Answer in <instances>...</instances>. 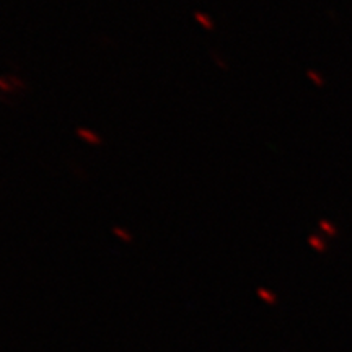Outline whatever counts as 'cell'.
Masks as SVG:
<instances>
[{"instance_id": "6da1fadb", "label": "cell", "mask_w": 352, "mask_h": 352, "mask_svg": "<svg viewBox=\"0 0 352 352\" xmlns=\"http://www.w3.org/2000/svg\"><path fill=\"white\" fill-rule=\"evenodd\" d=\"M77 135L80 139L85 140L87 144H91V145H101V138L98 134H96L95 131H90V129H85V127H78L77 129Z\"/></svg>"}, {"instance_id": "7a4b0ae2", "label": "cell", "mask_w": 352, "mask_h": 352, "mask_svg": "<svg viewBox=\"0 0 352 352\" xmlns=\"http://www.w3.org/2000/svg\"><path fill=\"white\" fill-rule=\"evenodd\" d=\"M195 19L199 21V23L202 25V28H204V30H209V32H212V30H214V21H212V19H210L209 15H206V13L196 12L195 13Z\"/></svg>"}, {"instance_id": "3957f363", "label": "cell", "mask_w": 352, "mask_h": 352, "mask_svg": "<svg viewBox=\"0 0 352 352\" xmlns=\"http://www.w3.org/2000/svg\"><path fill=\"white\" fill-rule=\"evenodd\" d=\"M113 233L118 236V239H121L122 241H127V243H129V241H132V235H131L129 232H126L124 228L113 227Z\"/></svg>"}]
</instances>
